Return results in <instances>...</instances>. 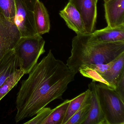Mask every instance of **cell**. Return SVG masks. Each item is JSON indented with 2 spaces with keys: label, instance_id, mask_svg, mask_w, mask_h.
Wrapping results in <instances>:
<instances>
[{
  "label": "cell",
  "instance_id": "obj_1",
  "mask_svg": "<svg viewBox=\"0 0 124 124\" xmlns=\"http://www.w3.org/2000/svg\"><path fill=\"white\" fill-rule=\"evenodd\" d=\"M21 82L16 104V123L36 115L41 109L62 96L76 73L61 60L54 57L51 50Z\"/></svg>",
  "mask_w": 124,
  "mask_h": 124
},
{
  "label": "cell",
  "instance_id": "obj_2",
  "mask_svg": "<svg viewBox=\"0 0 124 124\" xmlns=\"http://www.w3.org/2000/svg\"><path fill=\"white\" fill-rule=\"evenodd\" d=\"M124 53V41L89 45L84 34H77L72 41L71 55L66 65L77 74L84 64H107Z\"/></svg>",
  "mask_w": 124,
  "mask_h": 124
},
{
  "label": "cell",
  "instance_id": "obj_3",
  "mask_svg": "<svg viewBox=\"0 0 124 124\" xmlns=\"http://www.w3.org/2000/svg\"><path fill=\"white\" fill-rule=\"evenodd\" d=\"M45 41L41 35L21 37L14 49L17 55L19 68L29 74L37 63L40 56L45 52Z\"/></svg>",
  "mask_w": 124,
  "mask_h": 124
},
{
  "label": "cell",
  "instance_id": "obj_4",
  "mask_svg": "<svg viewBox=\"0 0 124 124\" xmlns=\"http://www.w3.org/2000/svg\"><path fill=\"white\" fill-rule=\"evenodd\" d=\"M96 87L107 124H124V101L114 89L99 83Z\"/></svg>",
  "mask_w": 124,
  "mask_h": 124
},
{
  "label": "cell",
  "instance_id": "obj_5",
  "mask_svg": "<svg viewBox=\"0 0 124 124\" xmlns=\"http://www.w3.org/2000/svg\"><path fill=\"white\" fill-rule=\"evenodd\" d=\"M14 0L16 13L14 23L21 37H30L38 34L35 24L33 11L27 6L23 0Z\"/></svg>",
  "mask_w": 124,
  "mask_h": 124
},
{
  "label": "cell",
  "instance_id": "obj_6",
  "mask_svg": "<svg viewBox=\"0 0 124 124\" xmlns=\"http://www.w3.org/2000/svg\"><path fill=\"white\" fill-rule=\"evenodd\" d=\"M20 37L14 22L6 18L0 12V59L14 48Z\"/></svg>",
  "mask_w": 124,
  "mask_h": 124
},
{
  "label": "cell",
  "instance_id": "obj_7",
  "mask_svg": "<svg viewBox=\"0 0 124 124\" xmlns=\"http://www.w3.org/2000/svg\"><path fill=\"white\" fill-rule=\"evenodd\" d=\"M84 35L89 45L124 41V25L114 27L107 26Z\"/></svg>",
  "mask_w": 124,
  "mask_h": 124
},
{
  "label": "cell",
  "instance_id": "obj_8",
  "mask_svg": "<svg viewBox=\"0 0 124 124\" xmlns=\"http://www.w3.org/2000/svg\"><path fill=\"white\" fill-rule=\"evenodd\" d=\"M80 13L87 34H91L95 29L97 19V3L95 0H69Z\"/></svg>",
  "mask_w": 124,
  "mask_h": 124
},
{
  "label": "cell",
  "instance_id": "obj_9",
  "mask_svg": "<svg viewBox=\"0 0 124 124\" xmlns=\"http://www.w3.org/2000/svg\"><path fill=\"white\" fill-rule=\"evenodd\" d=\"M88 87L90 93V111L87 119L82 124H107L99 103L95 82H91Z\"/></svg>",
  "mask_w": 124,
  "mask_h": 124
},
{
  "label": "cell",
  "instance_id": "obj_10",
  "mask_svg": "<svg viewBox=\"0 0 124 124\" xmlns=\"http://www.w3.org/2000/svg\"><path fill=\"white\" fill-rule=\"evenodd\" d=\"M59 15L68 27L77 34H87L82 16L73 4L69 2L64 8L60 11Z\"/></svg>",
  "mask_w": 124,
  "mask_h": 124
},
{
  "label": "cell",
  "instance_id": "obj_11",
  "mask_svg": "<svg viewBox=\"0 0 124 124\" xmlns=\"http://www.w3.org/2000/svg\"><path fill=\"white\" fill-rule=\"evenodd\" d=\"M104 8L107 26L124 25V0H109L104 2Z\"/></svg>",
  "mask_w": 124,
  "mask_h": 124
},
{
  "label": "cell",
  "instance_id": "obj_12",
  "mask_svg": "<svg viewBox=\"0 0 124 124\" xmlns=\"http://www.w3.org/2000/svg\"><path fill=\"white\" fill-rule=\"evenodd\" d=\"M124 69L123 53L118 56L109 70L99 76L96 82L115 90L119 76Z\"/></svg>",
  "mask_w": 124,
  "mask_h": 124
},
{
  "label": "cell",
  "instance_id": "obj_13",
  "mask_svg": "<svg viewBox=\"0 0 124 124\" xmlns=\"http://www.w3.org/2000/svg\"><path fill=\"white\" fill-rule=\"evenodd\" d=\"M33 11L35 24L38 34L42 35L48 33L50 29V18L43 3L39 0H37Z\"/></svg>",
  "mask_w": 124,
  "mask_h": 124
},
{
  "label": "cell",
  "instance_id": "obj_14",
  "mask_svg": "<svg viewBox=\"0 0 124 124\" xmlns=\"http://www.w3.org/2000/svg\"><path fill=\"white\" fill-rule=\"evenodd\" d=\"M19 67L18 59L13 48L0 59V86Z\"/></svg>",
  "mask_w": 124,
  "mask_h": 124
},
{
  "label": "cell",
  "instance_id": "obj_15",
  "mask_svg": "<svg viewBox=\"0 0 124 124\" xmlns=\"http://www.w3.org/2000/svg\"><path fill=\"white\" fill-rule=\"evenodd\" d=\"M116 59L108 63L105 64H101L82 65L79 68V72L84 77L91 79L92 82H96L99 76L109 70L112 66Z\"/></svg>",
  "mask_w": 124,
  "mask_h": 124
},
{
  "label": "cell",
  "instance_id": "obj_16",
  "mask_svg": "<svg viewBox=\"0 0 124 124\" xmlns=\"http://www.w3.org/2000/svg\"><path fill=\"white\" fill-rule=\"evenodd\" d=\"M70 101L68 99L65 100L53 109L42 124H62Z\"/></svg>",
  "mask_w": 124,
  "mask_h": 124
},
{
  "label": "cell",
  "instance_id": "obj_17",
  "mask_svg": "<svg viewBox=\"0 0 124 124\" xmlns=\"http://www.w3.org/2000/svg\"><path fill=\"white\" fill-rule=\"evenodd\" d=\"M89 95L88 89L84 93L71 100L62 124H65L70 118L87 101Z\"/></svg>",
  "mask_w": 124,
  "mask_h": 124
},
{
  "label": "cell",
  "instance_id": "obj_18",
  "mask_svg": "<svg viewBox=\"0 0 124 124\" xmlns=\"http://www.w3.org/2000/svg\"><path fill=\"white\" fill-rule=\"evenodd\" d=\"M24 74V71L19 68L5 80L0 86V101L17 85Z\"/></svg>",
  "mask_w": 124,
  "mask_h": 124
},
{
  "label": "cell",
  "instance_id": "obj_19",
  "mask_svg": "<svg viewBox=\"0 0 124 124\" xmlns=\"http://www.w3.org/2000/svg\"><path fill=\"white\" fill-rule=\"evenodd\" d=\"M90 109V93L88 98L82 106L65 124H82L88 116Z\"/></svg>",
  "mask_w": 124,
  "mask_h": 124
},
{
  "label": "cell",
  "instance_id": "obj_20",
  "mask_svg": "<svg viewBox=\"0 0 124 124\" xmlns=\"http://www.w3.org/2000/svg\"><path fill=\"white\" fill-rule=\"evenodd\" d=\"M0 12L9 21L14 22L16 13L14 0H0Z\"/></svg>",
  "mask_w": 124,
  "mask_h": 124
},
{
  "label": "cell",
  "instance_id": "obj_21",
  "mask_svg": "<svg viewBox=\"0 0 124 124\" xmlns=\"http://www.w3.org/2000/svg\"><path fill=\"white\" fill-rule=\"evenodd\" d=\"M52 111V109L50 107H44L38 112L34 118L26 122L24 124H42Z\"/></svg>",
  "mask_w": 124,
  "mask_h": 124
},
{
  "label": "cell",
  "instance_id": "obj_22",
  "mask_svg": "<svg viewBox=\"0 0 124 124\" xmlns=\"http://www.w3.org/2000/svg\"><path fill=\"white\" fill-rule=\"evenodd\" d=\"M115 90L124 101V69L119 76Z\"/></svg>",
  "mask_w": 124,
  "mask_h": 124
},
{
  "label": "cell",
  "instance_id": "obj_23",
  "mask_svg": "<svg viewBox=\"0 0 124 124\" xmlns=\"http://www.w3.org/2000/svg\"><path fill=\"white\" fill-rule=\"evenodd\" d=\"M37 0H23L27 6L30 9L33 11L35 3Z\"/></svg>",
  "mask_w": 124,
  "mask_h": 124
},
{
  "label": "cell",
  "instance_id": "obj_24",
  "mask_svg": "<svg viewBox=\"0 0 124 124\" xmlns=\"http://www.w3.org/2000/svg\"><path fill=\"white\" fill-rule=\"evenodd\" d=\"M104 2H108V1L109 0H103Z\"/></svg>",
  "mask_w": 124,
  "mask_h": 124
},
{
  "label": "cell",
  "instance_id": "obj_25",
  "mask_svg": "<svg viewBox=\"0 0 124 124\" xmlns=\"http://www.w3.org/2000/svg\"><path fill=\"white\" fill-rule=\"evenodd\" d=\"M95 2H96V3L98 2V0H95Z\"/></svg>",
  "mask_w": 124,
  "mask_h": 124
}]
</instances>
